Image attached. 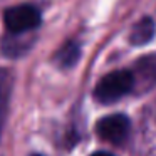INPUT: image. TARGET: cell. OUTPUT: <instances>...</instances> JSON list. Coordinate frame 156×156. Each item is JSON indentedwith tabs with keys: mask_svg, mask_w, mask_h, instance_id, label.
<instances>
[{
	"mask_svg": "<svg viewBox=\"0 0 156 156\" xmlns=\"http://www.w3.org/2000/svg\"><path fill=\"white\" fill-rule=\"evenodd\" d=\"M131 122L124 114H109L106 118L99 119L96 124V131L101 139L112 144H121L129 136Z\"/></svg>",
	"mask_w": 156,
	"mask_h": 156,
	"instance_id": "cell-3",
	"label": "cell"
},
{
	"mask_svg": "<svg viewBox=\"0 0 156 156\" xmlns=\"http://www.w3.org/2000/svg\"><path fill=\"white\" fill-rule=\"evenodd\" d=\"M79 54H81L79 45L76 44V42H67L57 54L59 66H61V67H71V66H74L76 61L79 59Z\"/></svg>",
	"mask_w": 156,
	"mask_h": 156,
	"instance_id": "cell-7",
	"label": "cell"
},
{
	"mask_svg": "<svg viewBox=\"0 0 156 156\" xmlns=\"http://www.w3.org/2000/svg\"><path fill=\"white\" fill-rule=\"evenodd\" d=\"M12 92V76L7 69H0V128L5 121Z\"/></svg>",
	"mask_w": 156,
	"mask_h": 156,
	"instance_id": "cell-6",
	"label": "cell"
},
{
	"mask_svg": "<svg viewBox=\"0 0 156 156\" xmlns=\"http://www.w3.org/2000/svg\"><path fill=\"white\" fill-rule=\"evenodd\" d=\"M91 156H114L112 153H108V151H98V153H92Z\"/></svg>",
	"mask_w": 156,
	"mask_h": 156,
	"instance_id": "cell-8",
	"label": "cell"
},
{
	"mask_svg": "<svg viewBox=\"0 0 156 156\" xmlns=\"http://www.w3.org/2000/svg\"><path fill=\"white\" fill-rule=\"evenodd\" d=\"M4 24L9 34L20 35L25 32L34 30L41 25V12L34 5H15L5 10L4 14Z\"/></svg>",
	"mask_w": 156,
	"mask_h": 156,
	"instance_id": "cell-2",
	"label": "cell"
},
{
	"mask_svg": "<svg viewBox=\"0 0 156 156\" xmlns=\"http://www.w3.org/2000/svg\"><path fill=\"white\" fill-rule=\"evenodd\" d=\"M154 22L151 17H143L138 24L133 27L131 35H129V41L134 45H144L148 42H151L153 35H154Z\"/></svg>",
	"mask_w": 156,
	"mask_h": 156,
	"instance_id": "cell-5",
	"label": "cell"
},
{
	"mask_svg": "<svg viewBox=\"0 0 156 156\" xmlns=\"http://www.w3.org/2000/svg\"><path fill=\"white\" fill-rule=\"evenodd\" d=\"M134 86L139 84L141 87H151L156 84V55H146L136 62L133 69Z\"/></svg>",
	"mask_w": 156,
	"mask_h": 156,
	"instance_id": "cell-4",
	"label": "cell"
},
{
	"mask_svg": "<svg viewBox=\"0 0 156 156\" xmlns=\"http://www.w3.org/2000/svg\"><path fill=\"white\" fill-rule=\"evenodd\" d=\"M133 89H134V77L131 71L128 69L112 71L98 82L94 89V98L101 104H111L129 94Z\"/></svg>",
	"mask_w": 156,
	"mask_h": 156,
	"instance_id": "cell-1",
	"label": "cell"
}]
</instances>
